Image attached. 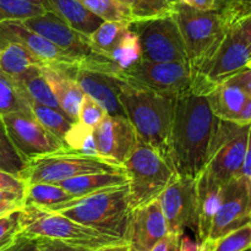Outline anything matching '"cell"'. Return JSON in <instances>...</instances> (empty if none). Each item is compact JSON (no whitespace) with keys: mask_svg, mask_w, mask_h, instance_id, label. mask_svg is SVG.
Segmentation results:
<instances>
[{"mask_svg":"<svg viewBox=\"0 0 251 251\" xmlns=\"http://www.w3.org/2000/svg\"><path fill=\"white\" fill-rule=\"evenodd\" d=\"M217 120L206 96L190 92L174 98L168 159L178 176L195 179L203 171Z\"/></svg>","mask_w":251,"mask_h":251,"instance_id":"1","label":"cell"},{"mask_svg":"<svg viewBox=\"0 0 251 251\" xmlns=\"http://www.w3.org/2000/svg\"><path fill=\"white\" fill-rule=\"evenodd\" d=\"M118 96L139 141L150 145L168 158L174 98L131 85L119 77Z\"/></svg>","mask_w":251,"mask_h":251,"instance_id":"2","label":"cell"},{"mask_svg":"<svg viewBox=\"0 0 251 251\" xmlns=\"http://www.w3.org/2000/svg\"><path fill=\"white\" fill-rule=\"evenodd\" d=\"M51 211L63 213L98 232L124 240L130 213L127 184L76 198Z\"/></svg>","mask_w":251,"mask_h":251,"instance_id":"3","label":"cell"},{"mask_svg":"<svg viewBox=\"0 0 251 251\" xmlns=\"http://www.w3.org/2000/svg\"><path fill=\"white\" fill-rule=\"evenodd\" d=\"M20 233L27 237L60 240L66 244L90 250L125 244L123 239L81 225L63 213L32 206H24L21 208Z\"/></svg>","mask_w":251,"mask_h":251,"instance_id":"4","label":"cell"},{"mask_svg":"<svg viewBox=\"0 0 251 251\" xmlns=\"http://www.w3.org/2000/svg\"><path fill=\"white\" fill-rule=\"evenodd\" d=\"M185 44L188 61L194 75L200 73L222 44L228 24L220 9L200 11L176 1L173 11Z\"/></svg>","mask_w":251,"mask_h":251,"instance_id":"5","label":"cell"},{"mask_svg":"<svg viewBox=\"0 0 251 251\" xmlns=\"http://www.w3.org/2000/svg\"><path fill=\"white\" fill-rule=\"evenodd\" d=\"M123 167L127 178L130 210L158 199L178 176L166 156L140 141Z\"/></svg>","mask_w":251,"mask_h":251,"instance_id":"6","label":"cell"},{"mask_svg":"<svg viewBox=\"0 0 251 251\" xmlns=\"http://www.w3.org/2000/svg\"><path fill=\"white\" fill-rule=\"evenodd\" d=\"M21 21L29 29L55 44L77 64L78 68L115 75L112 61L93 48L90 37L69 27L53 12L47 11Z\"/></svg>","mask_w":251,"mask_h":251,"instance_id":"7","label":"cell"},{"mask_svg":"<svg viewBox=\"0 0 251 251\" xmlns=\"http://www.w3.org/2000/svg\"><path fill=\"white\" fill-rule=\"evenodd\" d=\"M124 167L109 163L100 157L78 153L70 149L46 154L27 162L20 178L27 184H59L66 179L92 173L123 172Z\"/></svg>","mask_w":251,"mask_h":251,"instance_id":"8","label":"cell"},{"mask_svg":"<svg viewBox=\"0 0 251 251\" xmlns=\"http://www.w3.org/2000/svg\"><path fill=\"white\" fill-rule=\"evenodd\" d=\"M117 77L150 91L176 98L193 92L194 73L189 61H157L140 59Z\"/></svg>","mask_w":251,"mask_h":251,"instance_id":"9","label":"cell"},{"mask_svg":"<svg viewBox=\"0 0 251 251\" xmlns=\"http://www.w3.org/2000/svg\"><path fill=\"white\" fill-rule=\"evenodd\" d=\"M130 28L137 36L141 58L145 60L188 61L183 36L173 14L135 20L130 22Z\"/></svg>","mask_w":251,"mask_h":251,"instance_id":"10","label":"cell"},{"mask_svg":"<svg viewBox=\"0 0 251 251\" xmlns=\"http://www.w3.org/2000/svg\"><path fill=\"white\" fill-rule=\"evenodd\" d=\"M228 31L210 63L194 75L193 92L207 96L213 88L233 75L248 68L251 49L235 27L228 25Z\"/></svg>","mask_w":251,"mask_h":251,"instance_id":"11","label":"cell"},{"mask_svg":"<svg viewBox=\"0 0 251 251\" xmlns=\"http://www.w3.org/2000/svg\"><path fill=\"white\" fill-rule=\"evenodd\" d=\"M2 124L12 145L26 162L69 149L61 140L39 124L31 113L2 115Z\"/></svg>","mask_w":251,"mask_h":251,"instance_id":"12","label":"cell"},{"mask_svg":"<svg viewBox=\"0 0 251 251\" xmlns=\"http://www.w3.org/2000/svg\"><path fill=\"white\" fill-rule=\"evenodd\" d=\"M251 222V180L239 176L223 185L222 202L206 243H212ZM202 244V245H203Z\"/></svg>","mask_w":251,"mask_h":251,"instance_id":"13","label":"cell"},{"mask_svg":"<svg viewBox=\"0 0 251 251\" xmlns=\"http://www.w3.org/2000/svg\"><path fill=\"white\" fill-rule=\"evenodd\" d=\"M169 234L181 237L186 229L195 230L196 185L190 176H176L158 196Z\"/></svg>","mask_w":251,"mask_h":251,"instance_id":"14","label":"cell"},{"mask_svg":"<svg viewBox=\"0 0 251 251\" xmlns=\"http://www.w3.org/2000/svg\"><path fill=\"white\" fill-rule=\"evenodd\" d=\"M92 132L97 156L117 166L123 167L139 142L134 126L123 115L105 114Z\"/></svg>","mask_w":251,"mask_h":251,"instance_id":"15","label":"cell"},{"mask_svg":"<svg viewBox=\"0 0 251 251\" xmlns=\"http://www.w3.org/2000/svg\"><path fill=\"white\" fill-rule=\"evenodd\" d=\"M168 234L158 199L130 210L124 235L127 251H151Z\"/></svg>","mask_w":251,"mask_h":251,"instance_id":"16","label":"cell"},{"mask_svg":"<svg viewBox=\"0 0 251 251\" xmlns=\"http://www.w3.org/2000/svg\"><path fill=\"white\" fill-rule=\"evenodd\" d=\"M6 42L24 44L34 56L46 65L73 68L77 64L41 34L36 33L22 24L21 20H7L0 22V46Z\"/></svg>","mask_w":251,"mask_h":251,"instance_id":"17","label":"cell"},{"mask_svg":"<svg viewBox=\"0 0 251 251\" xmlns=\"http://www.w3.org/2000/svg\"><path fill=\"white\" fill-rule=\"evenodd\" d=\"M248 134L249 124L242 125L232 137L213 152L203 168L222 185L240 176L247 150Z\"/></svg>","mask_w":251,"mask_h":251,"instance_id":"18","label":"cell"},{"mask_svg":"<svg viewBox=\"0 0 251 251\" xmlns=\"http://www.w3.org/2000/svg\"><path fill=\"white\" fill-rule=\"evenodd\" d=\"M70 75L75 78L82 92L95 100L107 114L125 117L118 96L117 76L77 66L70 69Z\"/></svg>","mask_w":251,"mask_h":251,"instance_id":"19","label":"cell"},{"mask_svg":"<svg viewBox=\"0 0 251 251\" xmlns=\"http://www.w3.org/2000/svg\"><path fill=\"white\" fill-rule=\"evenodd\" d=\"M196 185V240L200 245L207 240L213 218L222 202L223 185L203 169L195 178Z\"/></svg>","mask_w":251,"mask_h":251,"instance_id":"20","label":"cell"},{"mask_svg":"<svg viewBox=\"0 0 251 251\" xmlns=\"http://www.w3.org/2000/svg\"><path fill=\"white\" fill-rule=\"evenodd\" d=\"M73 68H76V66H73ZM70 69L71 68H63V66L46 65V64L41 66L42 73L48 81L64 114L71 122L76 123L78 109H80V104L85 93L82 92L75 78L70 75Z\"/></svg>","mask_w":251,"mask_h":251,"instance_id":"21","label":"cell"},{"mask_svg":"<svg viewBox=\"0 0 251 251\" xmlns=\"http://www.w3.org/2000/svg\"><path fill=\"white\" fill-rule=\"evenodd\" d=\"M48 11L75 31L90 37L100 27L103 20L86 9L78 0H47Z\"/></svg>","mask_w":251,"mask_h":251,"instance_id":"22","label":"cell"},{"mask_svg":"<svg viewBox=\"0 0 251 251\" xmlns=\"http://www.w3.org/2000/svg\"><path fill=\"white\" fill-rule=\"evenodd\" d=\"M206 97L216 117L237 123L238 115L250 96L238 86L225 81L216 86Z\"/></svg>","mask_w":251,"mask_h":251,"instance_id":"23","label":"cell"},{"mask_svg":"<svg viewBox=\"0 0 251 251\" xmlns=\"http://www.w3.org/2000/svg\"><path fill=\"white\" fill-rule=\"evenodd\" d=\"M127 178L125 172H105V173H92L85 176H75V178L66 179L59 183V185L75 198L92 195L100 191L108 189L118 188V186L126 185Z\"/></svg>","mask_w":251,"mask_h":251,"instance_id":"24","label":"cell"},{"mask_svg":"<svg viewBox=\"0 0 251 251\" xmlns=\"http://www.w3.org/2000/svg\"><path fill=\"white\" fill-rule=\"evenodd\" d=\"M14 82L16 83L20 92L26 100H34L37 103L48 105V107L63 112L48 81L42 73L41 66H32L28 70L25 71L22 75L15 78Z\"/></svg>","mask_w":251,"mask_h":251,"instance_id":"25","label":"cell"},{"mask_svg":"<svg viewBox=\"0 0 251 251\" xmlns=\"http://www.w3.org/2000/svg\"><path fill=\"white\" fill-rule=\"evenodd\" d=\"M44 65L24 44L6 42L0 46V71L15 80L32 66Z\"/></svg>","mask_w":251,"mask_h":251,"instance_id":"26","label":"cell"},{"mask_svg":"<svg viewBox=\"0 0 251 251\" xmlns=\"http://www.w3.org/2000/svg\"><path fill=\"white\" fill-rule=\"evenodd\" d=\"M74 199H76L75 196L61 188L59 184L33 183L27 184L25 189L24 206L51 211Z\"/></svg>","mask_w":251,"mask_h":251,"instance_id":"27","label":"cell"},{"mask_svg":"<svg viewBox=\"0 0 251 251\" xmlns=\"http://www.w3.org/2000/svg\"><path fill=\"white\" fill-rule=\"evenodd\" d=\"M26 100L32 117L39 124L43 125L49 132H51L54 136H56L59 140L64 142V139H65L66 134H68L69 130L74 125V122H71L60 110L54 109V108L48 107V105H43L41 103L34 102V100Z\"/></svg>","mask_w":251,"mask_h":251,"instance_id":"28","label":"cell"},{"mask_svg":"<svg viewBox=\"0 0 251 251\" xmlns=\"http://www.w3.org/2000/svg\"><path fill=\"white\" fill-rule=\"evenodd\" d=\"M130 28L129 21H103L90 36L91 43L98 53L108 58Z\"/></svg>","mask_w":251,"mask_h":251,"instance_id":"29","label":"cell"},{"mask_svg":"<svg viewBox=\"0 0 251 251\" xmlns=\"http://www.w3.org/2000/svg\"><path fill=\"white\" fill-rule=\"evenodd\" d=\"M108 59L114 65L115 75L130 69L141 59L139 39L131 28H129L122 41L110 51Z\"/></svg>","mask_w":251,"mask_h":251,"instance_id":"30","label":"cell"},{"mask_svg":"<svg viewBox=\"0 0 251 251\" xmlns=\"http://www.w3.org/2000/svg\"><path fill=\"white\" fill-rule=\"evenodd\" d=\"M12 113L31 112L14 80L0 71V117Z\"/></svg>","mask_w":251,"mask_h":251,"instance_id":"31","label":"cell"},{"mask_svg":"<svg viewBox=\"0 0 251 251\" xmlns=\"http://www.w3.org/2000/svg\"><path fill=\"white\" fill-rule=\"evenodd\" d=\"M103 21H132L131 7L119 0H78Z\"/></svg>","mask_w":251,"mask_h":251,"instance_id":"32","label":"cell"},{"mask_svg":"<svg viewBox=\"0 0 251 251\" xmlns=\"http://www.w3.org/2000/svg\"><path fill=\"white\" fill-rule=\"evenodd\" d=\"M251 250V222L227 233L212 243L201 245V251H248Z\"/></svg>","mask_w":251,"mask_h":251,"instance_id":"33","label":"cell"},{"mask_svg":"<svg viewBox=\"0 0 251 251\" xmlns=\"http://www.w3.org/2000/svg\"><path fill=\"white\" fill-rule=\"evenodd\" d=\"M26 164L27 162L22 158L21 154L12 145L10 137L7 136L1 117H0V171L19 176Z\"/></svg>","mask_w":251,"mask_h":251,"instance_id":"34","label":"cell"},{"mask_svg":"<svg viewBox=\"0 0 251 251\" xmlns=\"http://www.w3.org/2000/svg\"><path fill=\"white\" fill-rule=\"evenodd\" d=\"M47 11L46 6L29 0H0V22L25 20Z\"/></svg>","mask_w":251,"mask_h":251,"instance_id":"35","label":"cell"},{"mask_svg":"<svg viewBox=\"0 0 251 251\" xmlns=\"http://www.w3.org/2000/svg\"><path fill=\"white\" fill-rule=\"evenodd\" d=\"M92 131V129H88V127L83 126L78 123H74V125L64 139V144L69 149L78 152V153L91 157H98Z\"/></svg>","mask_w":251,"mask_h":251,"instance_id":"36","label":"cell"},{"mask_svg":"<svg viewBox=\"0 0 251 251\" xmlns=\"http://www.w3.org/2000/svg\"><path fill=\"white\" fill-rule=\"evenodd\" d=\"M176 0H134L131 4L132 21L173 14Z\"/></svg>","mask_w":251,"mask_h":251,"instance_id":"37","label":"cell"},{"mask_svg":"<svg viewBox=\"0 0 251 251\" xmlns=\"http://www.w3.org/2000/svg\"><path fill=\"white\" fill-rule=\"evenodd\" d=\"M105 114H107L105 110L95 100H92L87 95H85L82 98V102L80 104L77 122L76 123L93 130Z\"/></svg>","mask_w":251,"mask_h":251,"instance_id":"38","label":"cell"},{"mask_svg":"<svg viewBox=\"0 0 251 251\" xmlns=\"http://www.w3.org/2000/svg\"><path fill=\"white\" fill-rule=\"evenodd\" d=\"M21 208L0 216V250L11 244L20 234Z\"/></svg>","mask_w":251,"mask_h":251,"instance_id":"39","label":"cell"},{"mask_svg":"<svg viewBox=\"0 0 251 251\" xmlns=\"http://www.w3.org/2000/svg\"><path fill=\"white\" fill-rule=\"evenodd\" d=\"M25 194L10 190H0V216L24 207Z\"/></svg>","mask_w":251,"mask_h":251,"instance_id":"40","label":"cell"},{"mask_svg":"<svg viewBox=\"0 0 251 251\" xmlns=\"http://www.w3.org/2000/svg\"><path fill=\"white\" fill-rule=\"evenodd\" d=\"M225 19L228 25L235 27L239 31V33L242 34V37L249 44L251 49V12L235 15V16H225Z\"/></svg>","mask_w":251,"mask_h":251,"instance_id":"41","label":"cell"},{"mask_svg":"<svg viewBox=\"0 0 251 251\" xmlns=\"http://www.w3.org/2000/svg\"><path fill=\"white\" fill-rule=\"evenodd\" d=\"M42 238L27 237L20 233L16 239L0 251H39L41 250Z\"/></svg>","mask_w":251,"mask_h":251,"instance_id":"42","label":"cell"},{"mask_svg":"<svg viewBox=\"0 0 251 251\" xmlns=\"http://www.w3.org/2000/svg\"><path fill=\"white\" fill-rule=\"evenodd\" d=\"M25 189H26V183L20 176L0 171V190H10L25 194Z\"/></svg>","mask_w":251,"mask_h":251,"instance_id":"43","label":"cell"},{"mask_svg":"<svg viewBox=\"0 0 251 251\" xmlns=\"http://www.w3.org/2000/svg\"><path fill=\"white\" fill-rule=\"evenodd\" d=\"M39 251H98V250L85 249V248L74 247V245L66 244V243L60 242V240L42 238L41 250Z\"/></svg>","mask_w":251,"mask_h":251,"instance_id":"44","label":"cell"},{"mask_svg":"<svg viewBox=\"0 0 251 251\" xmlns=\"http://www.w3.org/2000/svg\"><path fill=\"white\" fill-rule=\"evenodd\" d=\"M218 9L225 16H235V15L251 12V5L237 4V2H220Z\"/></svg>","mask_w":251,"mask_h":251,"instance_id":"45","label":"cell"},{"mask_svg":"<svg viewBox=\"0 0 251 251\" xmlns=\"http://www.w3.org/2000/svg\"><path fill=\"white\" fill-rule=\"evenodd\" d=\"M178 1L200 11H213L220 7V0H178Z\"/></svg>","mask_w":251,"mask_h":251,"instance_id":"46","label":"cell"},{"mask_svg":"<svg viewBox=\"0 0 251 251\" xmlns=\"http://www.w3.org/2000/svg\"><path fill=\"white\" fill-rule=\"evenodd\" d=\"M240 176H245V178H248L249 180H251V123L249 124V134H248L247 150H245L244 163H243Z\"/></svg>","mask_w":251,"mask_h":251,"instance_id":"47","label":"cell"},{"mask_svg":"<svg viewBox=\"0 0 251 251\" xmlns=\"http://www.w3.org/2000/svg\"><path fill=\"white\" fill-rule=\"evenodd\" d=\"M179 251H201V245L198 240L193 239L189 234L184 233L179 240Z\"/></svg>","mask_w":251,"mask_h":251,"instance_id":"48","label":"cell"},{"mask_svg":"<svg viewBox=\"0 0 251 251\" xmlns=\"http://www.w3.org/2000/svg\"><path fill=\"white\" fill-rule=\"evenodd\" d=\"M251 123V97H249L245 102L244 107L240 110L239 115L237 118V124L247 125Z\"/></svg>","mask_w":251,"mask_h":251,"instance_id":"49","label":"cell"},{"mask_svg":"<svg viewBox=\"0 0 251 251\" xmlns=\"http://www.w3.org/2000/svg\"><path fill=\"white\" fill-rule=\"evenodd\" d=\"M179 238L178 235H173V234H168L164 239H162L158 244L154 245V248L151 251H171L172 245L174 244L176 240H178Z\"/></svg>","mask_w":251,"mask_h":251,"instance_id":"50","label":"cell"},{"mask_svg":"<svg viewBox=\"0 0 251 251\" xmlns=\"http://www.w3.org/2000/svg\"><path fill=\"white\" fill-rule=\"evenodd\" d=\"M98 251H127V248L125 244H119V245H112V247L103 248V249Z\"/></svg>","mask_w":251,"mask_h":251,"instance_id":"51","label":"cell"},{"mask_svg":"<svg viewBox=\"0 0 251 251\" xmlns=\"http://www.w3.org/2000/svg\"><path fill=\"white\" fill-rule=\"evenodd\" d=\"M220 2H237V4L251 5V0H220Z\"/></svg>","mask_w":251,"mask_h":251,"instance_id":"52","label":"cell"},{"mask_svg":"<svg viewBox=\"0 0 251 251\" xmlns=\"http://www.w3.org/2000/svg\"><path fill=\"white\" fill-rule=\"evenodd\" d=\"M179 240H180V238L174 242V244L172 245V248H171V251H179Z\"/></svg>","mask_w":251,"mask_h":251,"instance_id":"53","label":"cell"},{"mask_svg":"<svg viewBox=\"0 0 251 251\" xmlns=\"http://www.w3.org/2000/svg\"><path fill=\"white\" fill-rule=\"evenodd\" d=\"M29 1H33V2H38V4H42L43 6H46V9L48 10V7H47V0H29Z\"/></svg>","mask_w":251,"mask_h":251,"instance_id":"54","label":"cell"},{"mask_svg":"<svg viewBox=\"0 0 251 251\" xmlns=\"http://www.w3.org/2000/svg\"><path fill=\"white\" fill-rule=\"evenodd\" d=\"M119 1L124 2V4L129 5V6H130V7H131V4H132V1H134V0H119Z\"/></svg>","mask_w":251,"mask_h":251,"instance_id":"55","label":"cell"},{"mask_svg":"<svg viewBox=\"0 0 251 251\" xmlns=\"http://www.w3.org/2000/svg\"><path fill=\"white\" fill-rule=\"evenodd\" d=\"M248 68H251V61L249 63V65H248Z\"/></svg>","mask_w":251,"mask_h":251,"instance_id":"56","label":"cell"},{"mask_svg":"<svg viewBox=\"0 0 251 251\" xmlns=\"http://www.w3.org/2000/svg\"><path fill=\"white\" fill-rule=\"evenodd\" d=\"M248 251H251V250H248Z\"/></svg>","mask_w":251,"mask_h":251,"instance_id":"57","label":"cell"}]
</instances>
